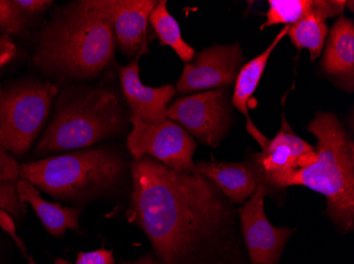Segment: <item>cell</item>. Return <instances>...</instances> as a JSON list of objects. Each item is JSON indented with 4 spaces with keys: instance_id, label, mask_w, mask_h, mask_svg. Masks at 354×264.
I'll return each mask as SVG.
<instances>
[{
    "instance_id": "e0dca14e",
    "label": "cell",
    "mask_w": 354,
    "mask_h": 264,
    "mask_svg": "<svg viewBox=\"0 0 354 264\" xmlns=\"http://www.w3.org/2000/svg\"><path fill=\"white\" fill-rule=\"evenodd\" d=\"M196 168L234 203H243L258 187L254 170L243 163L198 162Z\"/></svg>"
},
{
    "instance_id": "7402d4cb",
    "label": "cell",
    "mask_w": 354,
    "mask_h": 264,
    "mask_svg": "<svg viewBox=\"0 0 354 264\" xmlns=\"http://www.w3.org/2000/svg\"><path fill=\"white\" fill-rule=\"evenodd\" d=\"M23 206L17 196L16 182H0V210H5L14 217H19L25 212Z\"/></svg>"
},
{
    "instance_id": "83f0119b",
    "label": "cell",
    "mask_w": 354,
    "mask_h": 264,
    "mask_svg": "<svg viewBox=\"0 0 354 264\" xmlns=\"http://www.w3.org/2000/svg\"><path fill=\"white\" fill-rule=\"evenodd\" d=\"M3 88H1V87H0V95L3 94Z\"/></svg>"
},
{
    "instance_id": "9a60e30c",
    "label": "cell",
    "mask_w": 354,
    "mask_h": 264,
    "mask_svg": "<svg viewBox=\"0 0 354 264\" xmlns=\"http://www.w3.org/2000/svg\"><path fill=\"white\" fill-rule=\"evenodd\" d=\"M347 1L314 0V7L294 25L288 26V35L298 50L308 49L310 59L315 61L322 54L327 39L326 19L342 15Z\"/></svg>"
},
{
    "instance_id": "484cf974",
    "label": "cell",
    "mask_w": 354,
    "mask_h": 264,
    "mask_svg": "<svg viewBox=\"0 0 354 264\" xmlns=\"http://www.w3.org/2000/svg\"><path fill=\"white\" fill-rule=\"evenodd\" d=\"M14 241H15V243L17 244V246H19V249L21 250V252H23L24 256H25L26 259L28 260V262H29V264H37L35 261H33V259H32L31 257H30L29 255L27 254V251H26L25 245H24L23 242L21 241V239H19L17 236L16 237L13 238Z\"/></svg>"
},
{
    "instance_id": "ac0fdd59",
    "label": "cell",
    "mask_w": 354,
    "mask_h": 264,
    "mask_svg": "<svg viewBox=\"0 0 354 264\" xmlns=\"http://www.w3.org/2000/svg\"><path fill=\"white\" fill-rule=\"evenodd\" d=\"M16 190L21 203L32 206L51 235L61 236L66 230H79L80 210L46 201L37 187L24 179L16 182Z\"/></svg>"
},
{
    "instance_id": "d6986e66",
    "label": "cell",
    "mask_w": 354,
    "mask_h": 264,
    "mask_svg": "<svg viewBox=\"0 0 354 264\" xmlns=\"http://www.w3.org/2000/svg\"><path fill=\"white\" fill-rule=\"evenodd\" d=\"M151 25L162 45L172 48L182 61L190 63L196 57V51L183 39L182 32L176 19L169 13L167 1H158L150 15Z\"/></svg>"
},
{
    "instance_id": "603a6c76",
    "label": "cell",
    "mask_w": 354,
    "mask_h": 264,
    "mask_svg": "<svg viewBox=\"0 0 354 264\" xmlns=\"http://www.w3.org/2000/svg\"><path fill=\"white\" fill-rule=\"evenodd\" d=\"M55 264H115V260L113 257V252L100 249L88 252V253H79L75 263H71L66 260L59 258L55 260Z\"/></svg>"
},
{
    "instance_id": "277c9868",
    "label": "cell",
    "mask_w": 354,
    "mask_h": 264,
    "mask_svg": "<svg viewBox=\"0 0 354 264\" xmlns=\"http://www.w3.org/2000/svg\"><path fill=\"white\" fill-rule=\"evenodd\" d=\"M121 124L118 97L102 88L64 93L37 144L39 154L80 150L113 136Z\"/></svg>"
},
{
    "instance_id": "5b68a950",
    "label": "cell",
    "mask_w": 354,
    "mask_h": 264,
    "mask_svg": "<svg viewBox=\"0 0 354 264\" xmlns=\"http://www.w3.org/2000/svg\"><path fill=\"white\" fill-rule=\"evenodd\" d=\"M121 172L117 154L95 148L24 164L21 178L55 198L73 199L107 190Z\"/></svg>"
},
{
    "instance_id": "4fadbf2b",
    "label": "cell",
    "mask_w": 354,
    "mask_h": 264,
    "mask_svg": "<svg viewBox=\"0 0 354 264\" xmlns=\"http://www.w3.org/2000/svg\"><path fill=\"white\" fill-rule=\"evenodd\" d=\"M139 59L121 67L120 79L123 94L130 107L133 118L153 124L167 120L169 103L174 97L176 89L172 85L154 87L146 86L139 77Z\"/></svg>"
},
{
    "instance_id": "52a82bcc",
    "label": "cell",
    "mask_w": 354,
    "mask_h": 264,
    "mask_svg": "<svg viewBox=\"0 0 354 264\" xmlns=\"http://www.w3.org/2000/svg\"><path fill=\"white\" fill-rule=\"evenodd\" d=\"M131 122L127 145L135 160L151 156L172 170L198 172L192 161L196 144L186 129L168 119L148 124L132 116Z\"/></svg>"
},
{
    "instance_id": "d4e9b609",
    "label": "cell",
    "mask_w": 354,
    "mask_h": 264,
    "mask_svg": "<svg viewBox=\"0 0 354 264\" xmlns=\"http://www.w3.org/2000/svg\"><path fill=\"white\" fill-rule=\"evenodd\" d=\"M15 53L16 47L13 41L6 35L0 34V69L12 61Z\"/></svg>"
},
{
    "instance_id": "6da1fadb",
    "label": "cell",
    "mask_w": 354,
    "mask_h": 264,
    "mask_svg": "<svg viewBox=\"0 0 354 264\" xmlns=\"http://www.w3.org/2000/svg\"><path fill=\"white\" fill-rule=\"evenodd\" d=\"M130 220L140 226L162 264H178L228 218L221 190L198 172L167 167L151 156L131 165Z\"/></svg>"
},
{
    "instance_id": "4316f807",
    "label": "cell",
    "mask_w": 354,
    "mask_h": 264,
    "mask_svg": "<svg viewBox=\"0 0 354 264\" xmlns=\"http://www.w3.org/2000/svg\"><path fill=\"white\" fill-rule=\"evenodd\" d=\"M127 264H159L156 260L153 257H150V256H145V257H141L140 259L137 260V261L130 262V263Z\"/></svg>"
},
{
    "instance_id": "ba28073f",
    "label": "cell",
    "mask_w": 354,
    "mask_h": 264,
    "mask_svg": "<svg viewBox=\"0 0 354 264\" xmlns=\"http://www.w3.org/2000/svg\"><path fill=\"white\" fill-rule=\"evenodd\" d=\"M230 115L225 88L180 97L167 110L168 120L180 125L189 134L214 148L220 146L227 134Z\"/></svg>"
},
{
    "instance_id": "9c48e42d",
    "label": "cell",
    "mask_w": 354,
    "mask_h": 264,
    "mask_svg": "<svg viewBox=\"0 0 354 264\" xmlns=\"http://www.w3.org/2000/svg\"><path fill=\"white\" fill-rule=\"evenodd\" d=\"M242 61L243 52L239 43L205 49L185 65L177 83V91L188 93L209 88H226L236 81Z\"/></svg>"
},
{
    "instance_id": "7c38bea8",
    "label": "cell",
    "mask_w": 354,
    "mask_h": 264,
    "mask_svg": "<svg viewBox=\"0 0 354 264\" xmlns=\"http://www.w3.org/2000/svg\"><path fill=\"white\" fill-rule=\"evenodd\" d=\"M315 159V148L295 136L283 122L277 136L270 141L266 150L257 154L256 162L264 178L270 183L275 179L307 167Z\"/></svg>"
},
{
    "instance_id": "cb8c5ba5",
    "label": "cell",
    "mask_w": 354,
    "mask_h": 264,
    "mask_svg": "<svg viewBox=\"0 0 354 264\" xmlns=\"http://www.w3.org/2000/svg\"><path fill=\"white\" fill-rule=\"evenodd\" d=\"M21 176V166L7 150L0 147V182H17Z\"/></svg>"
},
{
    "instance_id": "3957f363",
    "label": "cell",
    "mask_w": 354,
    "mask_h": 264,
    "mask_svg": "<svg viewBox=\"0 0 354 264\" xmlns=\"http://www.w3.org/2000/svg\"><path fill=\"white\" fill-rule=\"evenodd\" d=\"M308 130L317 138L315 161L270 184L278 188L302 185L324 194L332 221L350 233L354 226L353 141L332 112H318Z\"/></svg>"
},
{
    "instance_id": "5bb4252c",
    "label": "cell",
    "mask_w": 354,
    "mask_h": 264,
    "mask_svg": "<svg viewBox=\"0 0 354 264\" xmlns=\"http://www.w3.org/2000/svg\"><path fill=\"white\" fill-rule=\"evenodd\" d=\"M322 67L342 88L354 87V23L341 16L332 27L324 53Z\"/></svg>"
},
{
    "instance_id": "8fae6325",
    "label": "cell",
    "mask_w": 354,
    "mask_h": 264,
    "mask_svg": "<svg viewBox=\"0 0 354 264\" xmlns=\"http://www.w3.org/2000/svg\"><path fill=\"white\" fill-rule=\"evenodd\" d=\"M95 9L111 21L121 50L129 57L148 52V23L157 1L91 0Z\"/></svg>"
},
{
    "instance_id": "44dd1931",
    "label": "cell",
    "mask_w": 354,
    "mask_h": 264,
    "mask_svg": "<svg viewBox=\"0 0 354 264\" xmlns=\"http://www.w3.org/2000/svg\"><path fill=\"white\" fill-rule=\"evenodd\" d=\"M30 16L21 6V0H0V31L10 34L19 33Z\"/></svg>"
},
{
    "instance_id": "30bf717a",
    "label": "cell",
    "mask_w": 354,
    "mask_h": 264,
    "mask_svg": "<svg viewBox=\"0 0 354 264\" xmlns=\"http://www.w3.org/2000/svg\"><path fill=\"white\" fill-rule=\"evenodd\" d=\"M266 190L258 184L252 198L239 210L244 239L254 264H276L293 230L270 223L264 212Z\"/></svg>"
},
{
    "instance_id": "8992f818",
    "label": "cell",
    "mask_w": 354,
    "mask_h": 264,
    "mask_svg": "<svg viewBox=\"0 0 354 264\" xmlns=\"http://www.w3.org/2000/svg\"><path fill=\"white\" fill-rule=\"evenodd\" d=\"M57 93L51 83L28 81L0 95V147L13 154L27 152L41 134Z\"/></svg>"
},
{
    "instance_id": "2e32d148",
    "label": "cell",
    "mask_w": 354,
    "mask_h": 264,
    "mask_svg": "<svg viewBox=\"0 0 354 264\" xmlns=\"http://www.w3.org/2000/svg\"><path fill=\"white\" fill-rule=\"evenodd\" d=\"M288 26L282 28L281 31L278 33L275 39L272 41V43L266 48V50L259 57H254V59L248 61L246 65H244L240 69L236 79L234 95H232V105L241 113H243L244 116L248 120L246 129L254 136V140L261 145L262 150H266L268 143H270V140H268L258 130V128L252 124V120L250 118V113H248V103H250L252 94L256 91L262 75H263L266 65H268V59L272 55V51L275 50V48L279 45L280 41L288 34Z\"/></svg>"
},
{
    "instance_id": "ffe728a7",
    "label": "cell",
    "mask_w": 354,
    "mask_h": 264,
    "mask_svg": "<svg viewBox=\"0 0 354 264\" xmlns=\"http://www.w3.org/2000/svg\"><path fill=\"white\" fill-rule=\"evenodd\" d=\"M268 6L261 30L275 25H294L312 11L314 0H270Z\"/></svg>"
},
{
    "instance_id": "7a4b0ae2",
    "label": "cell",
    "mask_w": 354,
    "mask_h": 264,
    "mask_svg": "<svg viewBox=\"0 0 354 264\" xmlns=\"http://www.w3.org/2000/svg\"><path fill=\"white\" fill-rule=\"evenodd\" d=\"M115 33L111 21L91 0L59 12L41 33L35 61L44 71L87 79L104 70L113 59Z\"/></svg>"
}]
</instances>
